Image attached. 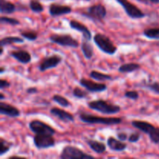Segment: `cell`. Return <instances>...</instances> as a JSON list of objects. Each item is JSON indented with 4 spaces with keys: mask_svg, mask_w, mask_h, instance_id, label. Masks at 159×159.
<instances>
[{
    "mask_svg": "<svg viewBox=\"0 0 159 159\" xmlns=\"http://www.w3.org/2000/svg\"><path fill=\"white\" fill-rule=\"evenodd\" d=\"M131 124L133 127H135V128L141 130V131L143 132V133L147 134H150L155 127L153 124H150V123L148 122V121L139 120H132Z\"/></svg>",
    "mask_w": 159,
    "mask_h": 159,
    "instance_id": "cell-18",
    "label": "cell"
},
{
    "mask_svg": "<svg viewBox=\"0 0 159 159\" xmlns=\"http://www.w3.org/2000/svg\"><path fill=\"white\" fill-rule=\"evenodd\" d=\"M29 6L31 11L34 12H36V13L42 12L43 11V9H44L43 6L38 0H30Z\"/></svg>",
    "mask_w": 159,
    "mask_h": 159,
    "instance_id": "cell-28",
    "label": "cell"
},
{
    "mask_svg": "<svg viewBox=\"0 0 159 159\" xmlns=\"http://www.w3.org/2000/svg\"><path fill=\"white\" fill-rule=\"evenodd\" d=\"M9 87H10V83L6 79H1V80H0V89H4L9 88Z\"/></svg>",
    "mask_w": 159,
    "mask_h": 159,
    "instance_id": "cell-36",
    "label": "cell"
},
{
    "mask_svg": "<svg viewBox=\"0 0 159 159\" xmlns=\"http://www.w3.org/2000/svg\"><path fill=\"white\" fill-rule=\"evenodd\" d=\"M1 51H0V55H2V54H3V51H4V47H2V46H1Z\"/></svg>",
    "mask_w": 159,
    "mask_h": 159,
    "instance_id": "cell-42",
    "label": "cell"
},
{
    "mask_svg": "<svg viewBox=\"0 0 159 159\" xmlns=\"http://www.w3.org/2000/svg\"><path fill=\"white\" fill-rule=\"evenodd\" d=\"M140 68H141V65L139 64L131 62V63H126L121 65L118 68V71L120 73H131Z\"/></svg>",
    "mask_w": 159,
    "mask_h": 159,
    "instance_id": "cell-22",
    "label": "cell"
},
{
    "mask_svg": "<svg viewBox=\"0 0 159 159\" xmlns=\"http://www.w3.org/2000/svg\"><path fill=\"white\" fill-rule=\"evenodd\" d=\"M5 99V96H4V94H3L2 93H0V99H1L2 101L3 100V99Z\"/></svg>",
    "mask_w": 159,
    "mask_h": 159,
    "instance_id": "cell-40",
    "label": "cell"
},
{
    "mask_svg": "<svg viewBox=\"0 0 159 159\" xmlns=\"http://www.w3.org/2000/svg\"><path fill=\"white\" fill-rule=\"evenodd\" d=\"M59 158L61 159H83L94 158V156L85 153L83 151L77 147L67 145L62 149Z\"/></svg>",
    "mask_w": 159,
    "mask_h": 159,
    "instance_id": "cell-5",
    "label": "cell"
},
{
    "mask_svg": "<svg viewBox=\"0 0 159 159\" xmlns=\"http://www.w3.org/2000/svg\"><path fill=\"white\" fill-rule=\"evenodd\" d=\"M88 107L91 110L107 115L116 114L119 113L121 110L120 106L110 103L108 101L103 100V99L90 101L88 102Z\"/></svg>",
    "mask_w": 159,
    "mask_h": 159,
    "instance_id": "cell-1",
    "label": "cell"
},
{
    "mask_svg": "<svg viewBox=\"0 0 159 159\" xmlns=\"http://www.w3.org/2000/svg\"><path fill=\"white\" fill-rule=\"evenodd\" d=\"M29 128L35 134L54 135L56 130L51 126L40 120H33L29 123Z\"/></svg>",
    "mask_w": 159,
    "mask_h": 159,
    "instance_id": "cell-7",
    "label": "cell"
},
{
    "mask_svg": "<svg viewBox=\"0 0 159 159\" xmlns=\"http://www.w3.org/2000/svg\"><path fill=\"white\" fill-rule=\"evenodd\" d=\"M141 134L139 132H134L128 137V141L130 143H136L141 139Z\"/></svg>",
    "mask_w": 159,
    "mask_h": 159,
    "instance_id": "cell-35",
    "label": "cell"
},
{
    "mask_svg": "<svg viewBox=\"0 0 159 159\" xmlns=\"http://www.w3.org/2000/svg\"><path fill=\"white\" fill-rule=\"evenodd\" d=\"M107 14V9L101 3L93 5L87 9L86 12H83L82 15L93 21H102L106 18Z\"/></svg>",
    "mask_w": 159,
    "mask_h": 159,
    "instance_id": "cell-6",
    "label": "cell"
},
{
    "mask_svg": "<svg viewBox=\"0 0 159 159\" xmlns=\"http://www.w3.org/2000/svg\"><path fill=\"white\" fill-rule=\"evenodd\" d=\"M81 49H82L83 55L87 60H90L94 55V49L90 43V40H85V38H82V43H81Z\"/></svg>",
    "mask_w": 159,
    "mask_h": 159,
    "instance_id": "cell-19",
    "label": "cell"
},
{
    "mask_svg": "<svg viewBox=\"0 0 159 159\" xmlns=\"http://www.w3.org/2000/svg\"><path fill=\"white\" fill-rule=\"evenodd\" d=\"M138 86L145 88L150 91L154 92L156 94L159 95V82H146L145 81L142 82L141 84H138Z\"/></svg>",
    "mask_w": 159,
    "mask_h": 159,
    "instance_id": "cell-26",
    "label": "cell"
},
{
    "mask_svg": "<svg viewBox=\"0 0 159 159\" xmlns=\"http://www.w3.org/2000/svg\"><path fill=\"white\" fill-rule=\"evenodd\" d=\"M79 84L81 86L84 87L87 91L90 93H102L107 89V85L106 84L96 82L85 78H82L79 80Z\"/></svg>",
    "mask_w": 159,
    "mask_h": 159,
    "instance_id": "cell-11",
    "label": "cell"
},
{
    "mask_svg": "<svg viewBox=\"0 0 159 159\" xmlns=\"http://www.w3.org/2000/svg\"><path fill=\"white\" fill-rule=\"evenodd\" d=\"M62 61V57L58 54H53V55L46 57L41 61L39 65L38 68L40 71L44 72L45 71L51 68H54L60 65Z\"/></svg>",
    "mask_w": 159,
    "mask_h": 159,
    "instance_id": "cell-10",
    "label": "cell"
},
{
    "mask_svg": "<svg viewBox=\"0 0 159 159\" xmlns=\"http://www.w3.org/2000/svg\"><path fill=\"white\" fill-rule=\"evenodd\" d=\"M50 113L55 117H57L64 123L73 122L75 120L74 116L71 113L65 111V110H62L58 107H52L50 110Z\"/></svg>",
    "mask_w": 159,
    "mask_h": 159,
    "instance_id": "cell-13",
    "label": "cell"
},
{
    "mask_svg": "<svg viewBox=\"0 0 159 159\" xmlns=\"http://www.w3.org/2000/svg\"><path fill=\"white\" fill-rule=\"evenodd\" d=\"M143 35L150 40H159V27H148L143 31Z\"/></svg>",
    "mask_w": 159,
    "mask_h": 159,
    "instance_id": "cell-24",
    "label": "cell"
},
{
    "mask_svg": "<svg viewBox=\"0 0 159 159\" xmlns=\"http://www.w3.org/2000/svg\"><path fill=\"white\" fill-rule=\"evenodd\" d=\"M52 100L54 102H55L56 103H57L58 105H60L61 107H65V108H67V107H69L71 106V102H70L68 99H67L66 98L64 97L63 96H61V95L55 94L52 96Z\"/></svg>",
    "mask_w": 159,
    "mask_h": 159,
    "instance_id": "cell-27",
    "label": "cell"
},
{
    "mask_svg": "<svg viewBox=\"0 0 159 159\" xmlns=\"http://www.w3.org/2000/svg\"><path fill=\"white\" fill-rule=\"evenodd\" d=\"M124 97L132 99V100H137L139 98V93L138 91H136V90L127 91L124 93Z\"/></svg>",
    "mask_w": 159,
    "mask_h": 159,
    "instance_id": "cell-34",
    "label": "cell"
},
{
    "mask_svg": "<svg viewBox=\"0 0 159 159\" xmlns=\"http://www.w3.org/2000/svg\"><path fill=\"white\" fill-rule=\"evenodd\" d=\"M50 41L62 47L77 48L79 43L69 34H54L49 37Z\"/></svg>",
    "mask_w": 159,
    "mask_h": 159,
    "instance_id": "cell-4",
    "label": "cell"
},
{
    "mask_svg": "<svg viewBox=\"0 0 159 159\" xmlns=\"http://www.w3.org/2000/svg\"><path fill=\"white\" fill-rule=\"evenodd\" d=\"M72 9L69 6L61 5L59 3H51L49 6V14L53 17H58L61 16L71 13Z\"/></svg>",
    "mask_w": 159,
    "mask_h": 159,
    "instance_id": "cell-12",
    "label": "cell"
},
{
    "mask_svg": "<svg viewBox=\"0 0 159 159\" xmlns=\"http://www.w3.org/2000/svg\"><path fill=\"white\" fill-rule=\"evenodd\" d=\"M85 1H87V2H89V1H91V0H85Z\"/></svg>",
    "mask_w": 159,
    "mask_h": 159,
    "instance_id": "cell-43",
    "label": "cell"
},
{
    "mask_svg": "<svg viewBox=\"0 0 159 159\" xmlns=\"http://www.w3.org/2000/svg\"><path fill=\"white\" fill-rule=\"evenodd\" d=\"M17 9L14 3L7 0H0V12L2 14H12Z\"/></svg>",
    "mask_w": 159,
    "mask_h": 159,
    "instance_id": "cell-21",
    "label": "cell"
},
{
    "mask_svg": "<svg viewBox=\"0 0 159 159\" xmlns=\"http://www.w3.org/2000/svg\"><path fill=\"white\" fill-rule=\"evenodd\" d=\"M137 1L140 2L144 3L146 5H151V4H158L159 0H137Z\"/></svg>",
    "mask_w": 159,
    "mask_h": 159,
    "instance_id": "cell-38",
    "label": "cell"
},
{
    "mask_svg": "<svg viewBox=\"0 0 159 159\" xmlns=\"http://www.w3.org/2000/svg\"><path fill=\"white\" fill-rule=\"evenodd\" d=\"M24 42L23 38L20 37H12V36H9V37H5L0 40V46H8V45L12 44V43H23Z\"/></svg>",
    "mask_w": 159,
    "mask_h": 159,
    "instance_id": "cell-23",
    "label": "cell"
},
{
    "mask_svg": "<svg viewBox=\"0 0 159 159\" xmlns=\"http://www.w3.org/2000/svg\"><path fill=\"white\" fill-rule=\"evenodd\" d=\"M0 113L9 117H18L20 116V110L11 104L1 101L0 102Z\"/></svg>",
    "mask_w": 159,
    "mask_h": 159,
    "instance_id": "cell-15",
    "label": "cell"
},
{
    "mask_svg": "<svg viewBox=\"0 0 159 159\" xmlns=\"http://www.w3.org/2000/svg\"><path fill=\"white\" fill-rule=\"evenodd\" d=\"M89 77L97 81H110L113 79L112 76L110 75L104 74V73L96 71V70L90 71Z\"/></svg>",
    "mask_w": 159,
    "mask_h": 159,
    "instance_id": "cell-25",
    "label": "cell"
},
{
    "mask_svg": "<svg viewBox=\"0 0 159 159\" xmlns=\"http://www.w3.org/2000/svg\"><path fill=\"white\" fill-rule=\"evenodd\" d=\"M5 68L3 66H2L1 67V68H0V73H1V74H2V73H4L5 72Z\"/></svg>",
    "mask_w": 159,
    "mask_h": 159,
    "instance_id": "cell-41",
    "label": "cell"
},
{
    "mask_svg": "<svg viewBox=\"0 0 159 159\" xmlns=\"http://www.w3.org/2000/svg\"><path fill=\"white\" fill-rule=\"evenodd\" d=\"M0 23H6V24L12 25V26H17L20 24V22L16 18H12V17H8L2 16L0 17Z\"/></svg>",
    "mask_w": 159,
    "mask_h": 159,
    "instance_id": "cell-32",
    "label": "cell"
},
{
    "mask_svg": "<svg viewBox=\"0 0 159 159\" xmlns=\"http://www.w3.org/2000/svg\"><path fill=\"white\" fill-rule=\"evenodd\" d=\"M69 26L71 29L82 33V36H83V38H85V40H91L92 39H93L91 31H90L89 29L85 25H84L83 23H80V22L78 21V20H70L69 22Z\"/></svg>",
    "mask_w": 159,
    "mask_h": 159,
    "instance_id": "cell-14",
    "label": "cell"
},
{
    "mask_svg": "<svg viewBox=\"0 0 159 159\" xmlns=\"http://www.w3.org/2000/svg\"><path fill=\"white\" fill-rule=\"evenodd\" d=\"M149 138L154 144H159V127H155L148 134Z\"/></svg>",
    "mask_w": 159,
    "mask_h": 159,
    "instance_id": "cell-33",
    "label": "cell"
},
{
    "mask_svg": "<svg viewBox=\"0 0 159 159\" xmlns=\"http://www.w3.org/2000/svg\"><path fill=\"white\" fill-rule=\"evenodd\" d=\"M116 136H117L118 139L120 140V141H127V140H128V136H127V134L124 133V132H119V133L116 134Z\"/></svg>",
    "mask_w": 159,
    "mask_h": 159,
    "instance_id": "cell-37",
    "label": "cell"
},
{
    "mask_svg": "<svg viewBox=\"0 0 159 159\" xmlns=\"http://www.w3.org/2000/svg\"><path fill=\"white\" fill-rule=\"evenodd\" d=\"M86 143L90 148L96 154H103L107 151V147L104 143L93 139H86Z\"/></svg>",
    "mask_w": 159,
    "mask_h": 159,
    "instance_id": "cell-20",
    "label": "cell"
},
{
    "mask_svg": "<svg viewBox=\"0 0 159 159\" xmlns=\"http://www.w3.org/2000/svg\"><path fill=\"white\" fill-rule=\"evenodd\" d=\"M93 41L101 51L109 55H113L117 51V48L115 46L110 37L103 34L98 33L93 37Z\"/></svg>",
    "mask_w": 159,
    "mask_h": 159,
    "instance_id": "cell-3",
    "label": "cell"
},
{
    "mask_svg": "<svg viewBox=\"0 0 159 159\" xmlns=\"http://www.w3.org/2000/svg\"><path fill=\"white\" fill-rule=\"evenodd\" d=\"M72 95L74 97L78 99H84L89 95V92L87 90H83L79 87H75L72 91Z\"/></svg>",
    "mask_w": 159,
    "mask_h": 159,
    "instance_id": "cell-31",
    "label": "cell"
},
{
    "mask_svg": "<svg viewBox=\"0 0 159 159\" xmlns=\"http://www.w3.org/2000/svg\"><path fill=\"white\" fill-rule=\"evenodd\" d=\"M124 9L127 15L131 19H141L145 16V14L136 6L128 0H116Z\"/></svg>",
    "mask_w": 159,
    "mask_h": 159,
    "instance_id": "cell-8",
    "label": "cell"
},
{
    "mask_svg": "<svg viewBox=\"0 0 159 159\" xmlns=\"http://www.w3.org/2000/svg\"><path fill=\"white\" fill-rule=\"evenodd\" d=\"M9 55L22 64H29L32 60L31 54L25 50H16L9 52Z\"/></svg>",
    "mask_w": 159,
    "mask_h": 159,
    "instance_id": "cell-17",
    "label": "cell"
},
{
    "mask_svg": "<svg viewBox=\"0 0 159 159\" xmlns=\"http://www.w3.org/2000/svg\"><path fill=\"white\" fill-rule=\"evenodd\" d=\"M12 146V143L6 141L4 138H0V156H2L10 150Z\"/></svg>",
    "mask_w": 159,
    "mask_h": 159,
    "instance_id": "cell-29",
    "label": "cell"
},
{
    "mask_svg": "<svg viewBox=\"0 0 159 159\" xmlns=\"http://www.w3.org/2000/svg\"><path fill=\"white\" fill-rule=\"evenodd\" d=\"M26 92L28 94H36V93H38V89L36 87H30V88L26 89Z\"/></svg>",
    "mask_w": 159,
    "mask_h": 159,
    "instance_id": "cell-39",
    "label": "cell"
},
{
    "mask_svg": "<svg viewBox=\"0 0 159 159\" xmlns=\"http://www.w3.org/2000/svg\"><path fill=\"white\" fill-rule=\"evenodd\" d=\"M20 35L23 37V38L29 40V41H34L37 39L38 35L37 33L34 30H24L20 32Z\"/></svg>",
    "mask_w": 159,
    "mask_h": 159,
    "instance_id": "cell-30",
    "label": "cell"
},
{
    "mask_svg": "<svg viewBox=\"0 0 159 159\" xmlns=\"http://www.w3.org/2000/svg\"><path fill=\"white\" fill-rule=\"evenodd\" d=\"M81 121L85 124H104V125H116L122 123L120 117H102L89 113H81L79 115Z\"/></svg>",
    "mask_w": 159,
    "mask_h": 159,
    "instance_id": "cell-2",
    "label": "cell"
},
{
    "mask_svg": "<svg viewBox=\"0 0 159 159\" xmlns=\"http://www.w3.org/2000/svg\"><path fill=\"white\" fill-rule=\"evenodd\" d=\"M107 144L110 150L117 152H124V151L127 149V144H126L124 141H120V140H119L118 138L116 139L114 137L112 136L109 137V138H107Z\"/></svg>",
    "mask_w": 159,
    "mask_h": 159,
    "instance_id": "cell-16",
    "label": "cell"
},
{
    "mask_svg": "<svg viewBox=\"0 0 159 159\" xmlns=\"http://www.w3.org/2000/svg\"><path fill=\"white\" fill-rule=\"evenodd\" d=\"M34 144L36 148L47 149L55 145V140L53 135L35 134L34 137Z\"/></svg>",
    "mask_w": 159,
    "mask_h": 159,
    "instance_id": "cell-9",
    "label": "cell"
}]
</instances>
